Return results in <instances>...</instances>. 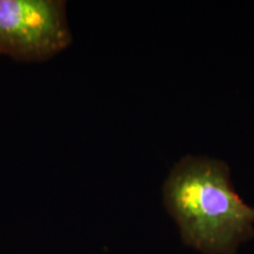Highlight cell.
<instances>
[{
	"instance_id": "obj_1",
	"label": "cell",
	"mask_w": 254,
	"mask_h": 254,
	"mask_svg": "<svg viewBox=\"0 0 254 254\" xmlns=\"http://www.w3.org/2000/svg\"><path fill=\"white\" fill-rule=\"evenodd\" d=\"M163 200L187 246L204 254H234L254 237V207L231 182L227 163L187 154L172 167Z\"/></svg>"
},
{
	"instance_id": "obj_2",
	"label": "cell",
	"mask_w": 254,
	"mask_h": 254,
	"mask_svg": "<svg viewBox=\"0 0 254 254\" xmlns=\"http://www.w3.org/2000/svg\"><path fill=\"white\" fill-rule=\"evenodd\" d=\"M72 43L64 0H0V56L44 63Z\"/></svg>"
}]
</instances>
